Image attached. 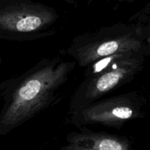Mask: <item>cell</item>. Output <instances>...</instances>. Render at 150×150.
<instances>
[{
  "instance_id": "3",
  "label": "cell",
  "mask_w": 150,
  "mask_h": 150,
  "mask_svg": "<svg viewBox=\"0 0 150 150\" xmlns=\"http://www.w3.org/2000/svg\"><path fill=\"white\" fill-rule=\"evenodd\" d=\"M140 46V42L126 35L116 38L96 41L83 46L79 51V63L81 65L90 64L102 57H111L121 54H131Z\"/></svg>"
},
{
  "instance_id": "1",
  "label": "cell",
  "mask_w": 150,
  "mask_h": 150,
  "mask_svg": "<svg viewBox=\"0 0 150 150\" xmlns=\"http://www.w3.org/2000/svg\"><path fill=\"white\" fill-rule=\"evenodd\" d=\"M70 66L65 62H51L32 70L18 89L13 107V117L29 119L46 107L67 79Z\"/></svg>"
},
{
  "instance_id": "2",
  "label": "cell",
  "mask_w": 150,
  "mask_h": 150,
  "mask_svg": "<svg viewBox=\"0 0 150 150\" xmlns=\"http://www.w3.org/2000/svg\"><path fill=\"white\" fill-rule=\"evenodd\" d=\"M135 110L127 99H113L82 110L81 121L105 125H117L132 119Z\"/></svg>"
},
{
  "instance_id": "4",
  "label": "cell",
  "mask_w": 150,
  "mask_h": 150,
  "mask_svg": "<svg viewBox=\"0 0 150 150\" xmlns=\"http://www.w3.org/2000/svg\"><path fill=\"white\" fill-rule=\"evenodd\" d=\"M136 67V62L131 58L124 59L120 63L114 65L112 69L105 71L89 83L86 91L87 98L89 99H96L111 91L133 74Z\"/></svg>"
}]
</instances>
